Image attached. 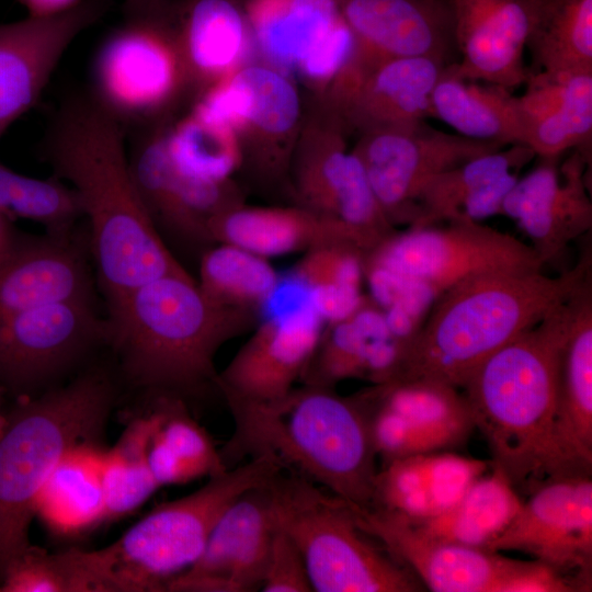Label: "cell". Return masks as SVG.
Segmentation results:
<instances>
[{"mask_svg": "<svg viewBox=\"0 0 592 592\" xmlns=\"http://www.w3.org/2000/svg\"><path fill=\"white\" fill-rule=\"evenodd\" d=\"M126 135L91 95H75L58 109L44 147L54 175L75 191L88 221L91 259L106 308L152 280L189 273L141 204Z\"/></svg>", "mask_w": 592, "mask_h": 592, "instance_id": "1", "label": "cell"}, {"mask_svg": "<svg viewBox=\"0 0 592 592\" xmlns=\"http://www.w3.org/2000/svg\"><path fill=\"white\" fill-rule=\"evenodd\" d=\"M581 286L488 357L463 387L491 467L527 494L549 478L579 473L561 451L556 422L560 357Z\"/></svg>", "mask_w": 592, "mask_h": 592, "instance_id": "2", "label": "cell"}, {"mask_svg": "<svg viewBox=\"0 0 592 592\" xmlns=\"http://www.w3.org/2000/svg\"><path fill=\"white\" fill-rule=\"evenodd\" d=\"M106 309V348L118 376L149 395L183 400L217 390L215 355L259 317L216 305L190 273L152 280Z\"/></svg>", "mask_w": 592, "mask_h": 592, "instance_id": "3", "label": "cell"}, {"mask_svg": "<svg viewBox=\"0 0 592 592\" xmlns=\"http://www.w3.org/2000/svg\"><path fill=\"white\" fill-rule=\"evenodd\" d=\"M225 401L235 424L220 451L227 466L246 455H267L351 506H373L377 455L357 394L301 384L270 401Z\"/></svg>", "mask_w": 592, "mask_h": 592, "instance_id": "4", "label": "cell"}, {"mask_svg": "<svg viewBox=\"0 0 592 592\" xmlns=\"http://www.w3.org/2000/svg\"><path fill=\"white\" fill-rule=\"evenodd\" d=\"M591 270L589 253L558 276L542 270L496 273L449 288L429 310L395 382L463 388L488 357L569 299Z\"/></svg>", "mask_w": 592, "mask_h": 592, "instance_id": "5", "label": "cell"}, {"mask_svg": "<svg viewBox=\"0 0 592 592\" xmlns=\"http://www.w3.org/2000/svg\"><path fill=\"white\" fill-rule=\"evenodd\" d=\"M117 377L87 365L66 384L16 400L0 431V582L31 544L37 497L75 446L98 442L117 397Z\"/></svg>", "mask_w": 592, "mask_h": 592, "instance_id": "6", "label": "cell"}, {"mask_svg": "<svg viewBox=\"0 0 592 592\" xmlns=\"http://www.w3.org/2000/svg\"><path fill=\"white\" fill-rule=\"evenodd\" d=\"M396 231L364 257L371 299L382 309L410 303L430 309L449 288L481 275L540 271L528 243L480 223Z\"/></svg>", "mask_w": 592, "mask_h": 592, "instance_id": "7", "label": "cell"}, {"mask_svg": "<svg viewBox=\"0 0 592 592\" xmlns=\"http://www.w3.org/2000/svg\"><path fill=\"white\" fill-rule=\"evenodd\" d=\"M270 487L275 524L298 548L314 591L422 590L411 570L357 526L343 500L292 473H278Z\"/></svg>", "mask_w": 592, "mask_h": 592, "instance_id": "8", "label": "cell"}, {"mask_svg": "<svg viewBox=\"0 0 592 592\" xmlns=\"http://www.w3.org/2000/svg\"><path fill=\"white\" fill-rule=\"evenodd\" d=\"M283 469L267 455L230 467L180 499L161 503L102 548L116 592L164 591L203 553L226 509Z\"/></svg>", "mask_w": 592, "mask_h": 592, "instance_id": "9", "label": "cell"}, {"mask_svg": "<svg viewBox=\"0 0 592 592\" xmlns=\"http://www.w3.org/2000/svg\"><path fill=\"white\" fill-rule=\"evenodd\" d=\"M190 87L184 57L160 8L126 18L93 60L91 96L126 133L169 123Z\"/></svg>", "mask_w": 592, "mask_h": 592, "instance_id": "10", "label": "cell"}, {"mask_svg": "<svg viewBox=\"0 0 592 592\" xmlns=\"http://www.w3.org/2000/svg\"><path fill=\"white\" fill-rule=\"evenodd\" d=\"M357 526L435 592H582L583 587L537 561L431 538L407 517L349 505Z\"/></svg>", "mask_w": 592, "mask_h": 592, "instance_id": "11", "label": "cell"}, {"mask_svg": "<svg viewBox=\"0 0 592 592\" xmlns=\"http://www.w3.org/2000/svg\"><path fill=\"white\" fill-rule=\"evenodd\" d=\"M346 132L329 105L304 126L289 168L291 203L340 225L366 254L397 229L379 206L361 161L346 149Z\"/></svg>", "mask_w": 592, "mask_h": 592, "instance_id": "12", "label": "cell"}, {"mask_svg": "<svg viewBox=\"0 0 592 592\" xmlns=\"http://www.w3.org/2000/svg\"><path fill=\"white\" fill-rule=\"evenodd\" d=\"M107 320L94 300L41 306L0 320V391L16 400L57 386L100 349Z\"/></svg>", "mask_w": 592, "mask_h": 592, "instance_id": "13", "label": "cell"}, {"mask_svg": "<svg viewBox=\"0 0 592 592\" xmlns=\"http://www.w3.org/2000/svg\"><path fill=\"white\" fill-rule=\"evenodd\" d=\"M166 125L135 135L128 151L130 173L141 204L164 244L175 258L183 254L198 262L216 244L210 221L243 204V194L234 180H203L178 168L167 147Z\"/></svg>", "mask_w": 592, "mask_h": 592, "instance_id": "14", "label": "cell"}, {"mask_svg": "<svg viewBox=\"0 0 592 592\" xmlns=\"http://www.w3.org/2000/svg\"><path fill=\"white\" fill-rule=\"evenodd\" d=\"M353 152L389 221L411 225L424 187L439 174L504 146L448 134L420 122L360 134Z\"/></svg>", "mask_w": 592, "mask_h": 592, "instance_id": "15", "label": "cell"}, {"mask_svg": "<svg viewBox=\"0 0 592 592\" xmlns=\"http://www.w3.org/2000/svg\"><path fill=\"white\" fill-rule=\"evenodd\" d=\"M527 496L510 525L487 549L522 551L591 591V473L549 478Z\"/></svg>", "mask_w": 592, "mask_h": 592, "instance_id": "16", "label": "cell"}, {"mask_svg": "<svg viewBox=\"0 0 592 592\" xmlns=\"http://www.w3.org/2000/svg\"><path fill=\"white\" fill-rule=\"evenodd\" d=\"M242 95L236 130L241 164L251 181L267 192L289 193V168L301 119L298 92L270 66L248 65L229 75Z\"/></svg>", "mask_w": 592, "mask_h": 592, "instance_id": "17", "label": "cell"}, {"mask_svg": "<svg viewBox=\"0 0 592 592\" xmlns=\"http://www.w3.org/2000/svg\"><path fill=\"white\" fill-rule=\"evenodd\" d=\"M447 66L430 57L349 62L332 83L327 104L348 130L360 134L417 124L432 117V92Z\"/></svg>", "mask_w": 592, "mask_h": 592, "instance_id": "18", "label": "cell"}, {"mask_svg": "<svg viewBox=\"0 0 592 592\" xmlns=\"http://www.w3.org/2000/svg\"><path fill=\"white\" fill-rule=\"evenodd\" d=\"M323 322L309 301L269 312L252 335L218 372L224 399L261 402L287 395L318 345Z\"/></svg>", "mask_w": 592, "mask_h": 592, "instance_id": "19", "label": "cell"}, {"mask_svg": "<svg viewBox=\"0 0 592 592\" xmlns=\"http://www.w3.org/2000/svg\"><path fill=\"white\" fill-rule=\"evenodd\" d=\"M271 480L244 492L226 509L198 559L170 579L164 591L251 592L261 589L275 528Z\"/></svg>", "mask_w": 592, "mask_h": 592, "instance_id": "20", "label": "cell"}, {"mask_svg": "<svg viewBox=\"0 0 592 592\" xmlns=\"http://www.w3.org/2000/svg\"><path fill=\"white\" fill-rule=\"evenodd\" d=\"M104 0H80L52 15L0 24V125L4 130L39 100L73 41L103 13Z\"/></svg>", "mask_w": 592, "mask_h": 592, "instance_id": "21", "label": "cell"}, {"mask_svg": "<svg viewBox=\"0 0 592 592\" xmlns=\"http://www.w3.org/2000/svg\"><path fill=\"white\" fill-rule=\"evenodd\" d=\"M591 151L574 149L558 167L559 158H540L505 196L501 215L513 219L526 235L543 264L592 227V202L584 168Z\"/></svg>", "mask_w": 592, "mask_h": 592, "instance_id": "22", "label": "cell"}, {"mask_svg": "<svg viewBox=\"0 0 592 592\" xmlns=\"http://www.w3.org/2000/svg\"><path fill=\"white\" fill-rule=\"evenodd\" d=\"M89 232L16 235L0 259V320L32 308L94 300Z\"/></svg>", "mask_w": 592, "mask_h": 592, "instance_id": "23", "label": "cell"}, {"mask_svg": "<svg viewBox=\"0 0 592 592\" xmlns=\"http://www.w3.org/2000/svg\"><path fill=\"white\" fill-rule=\"evenodd\" d=\"M354 48L350 61L430 57L457 61L446 0H334Z\"/></svg>", "mask_w": 592, "mask_h": 592, "instance_id": "24", "label": "cell"}, {"mask_svg": "<svg viewBox=\"0 0 592 592\" xmlns=\"http://www.w3.org/2000/svg\"><path fill=\"white\" fill-rule=\"evenodd\" d=\"M453 22L457 61L451 70L462 79L501 86H524L528 33L526 0H446Z\"/></svg>", "mask_w": 592, "mask_h": 592, "instance_id": "25", "label": "cell"}, {"mask_svg": "<svg viewBox=\"0 0 592 592\" xmlns=\"http://www.w3.org/2000/svg\"><path fill=\"white\" fill-rule=\"evenodd\" d=\"M407 352L389 330L383 309L365 296L350 316L326 325L299 383L328 388L353 378L371 385L391 383Z\"/></svg>", "mask_w": 592, "mask_h": 592, "instance_id": "26", "label": "cell"}, {"mask_svg": "<svg viewBox=\"0 0 592 592\" xmlns=\"http://www.w3.org/2000/svg\"><path fill=\"white\" fill-rule=\"evenodd\" d=\"M535 157L527 146L514 144L439 174L422 191L410 227L480 223L500 215L505 196L519 179L517 171Z\"/></svg>", "mask_w": 592, "mask_h": 592, "instance_id": "27", "label": "cell"}, {"mask_svg": "<svg viewBox=\"0 0 592 592\" xmlns=\"http://www.w3.org/2000/svg\"><path fill=\"white\" fill-rule=\"evenodd\" d=\"M160 10L193 86L206 89L238 69L251 37L241 0H164Z\"/></svg>", "mask_w": 592, "mask_h": 592, "instance_id": "28", "label": "cell"}, {"mask_svg": "<svg viewBox=\"0 0 592 592\" xmlns=\"http://www.w3.org/2000/svg\"><path fill=\"white\" fill-rule=\"evenodd\" d=\"M525 92L516 96L522 144L542 159L568 150L591 151L592 72H530Z\"/></svg>", "mask_w": 592, "mask_h": 592, "instance_id": "29", "label": "cell"}, {"mask_svg": "<svg viewBox=\"0 0 592 592\" xmlns=\"http://www.w3.org/2000/svg\"><path fill=\"white\" fill-rule=\"evenodd\" d=\"M490 463L443 452L384 464L375 477L374 504L419 521L452 508Z\"/></svg>", "mask_w": 592, "mask_h": 592, "instance_id": "30", "label": "cell"}, {"mask_svg": "<svg viewBox=\"0 0 592 592\" xmlns=\"http://www.w3.org/2000/svg\"><path fill=\"white\" fill-rule=\"evenodd\" d=\"M209 229L216 243L235 244L265 259L305 253L337 241L360 248L340 225L296 204L248 206L243 203L214 217Z\"/></svg>", "mask_w": 592, "mask_h": 592, "instance_id": "31", "label": "cell"}, {"mask_svg": "<svg viewBox=\"0 0 592 592\" xmlns=\"http://www.w3.org/2000/svg\"><path fill=\"white\" fill-rule=\"evenodd\" d=\"M557 436L570 466L592 471V277L578 293L559 365Z\"/></svg>", "mask_w": 592, "mask_h": 592, "instance_id": "32", "label": "cell"}, {"mask_svg": "<svg viewBox=\"0 0 592 592\" xmlns=\"http://www.w3.org/2000/svg\"><path fill=\"white\" fill-rule=\"evenodd\" d=\"M374 403L395 412L424 453L462 445L475 428L458 388L435 380L410 379L363 389Z\"/></svg>", "mask_w": 592, "mask_h": 592, "instance_id": "33", "label": "cell"}, {"mask_svg": "<svg viewBox=\"0 0 592 592\" xmlns=\"http://www.w3.org/2000/svg\"><path fill=\"white\" fill-rule=\"evenodd\" d=\"M103 448L98 442L71 448L44 483L35 516L60 537H75L106 521L102 485Z\"/></svg>", "mask_w": 592, "mask_h": 592, "instance_id": "34", "label": "cell"}, {"mask_svg": "<svg viewBox=\"0 0 592 592\" xmlns=\"http://www.w3.org/2000/svg\"><path fill=\"white\" fill-rule=\"evenodd\" d=\"M151 396L156 422L147 460L159 487L210 478L229 469L209 434L187 413L183 399Z\"/></svg>", "mask_w": 592, "mask_h": 592, "instance_id": "35", "label": "cell"}, {"mask_svg": "<svg viewBox=\"0 0 592 592\" xmlns=\"http://www.w3.org/2000/svg\"><path fill=\"white\" fill-rule=\"evenodd\" d=\"M251 36L276 69L298 68L341 21L334 0H241Z\"/></svg>", "mask_w": 592, "mask_h": 592, "instance_id": "36", "label": "cell"}, {"mask_svg": "<svg viewBox=\"0 0 592 592\" xmlns=\"http://www.w3.org/2000/svg\"><path fill=\"white\" fill-rule=\"evenodd\" d=\"M449 66L432 92V117L468 138L504 147L522 144L517 98L512 91L497 84L462 79L452 72Z\"/></svg>", "mask_w": 592, "mask_h": 592, "instance_id": "37", "label": "cell"}, {"mask_svg": "<svg viewBox=\"0 0 592 592\" xmlns=\"http://www.w3.org/2000/svg\"><path fill=\"white\" fill-rule=\"evenodd\" d=\"M530 72H592V0H526Z\"/></svg>", "mask_w": 592, "mask_h": 592, "instance_id": "38", "label": "cell"}, {"mask_svg": "<svg viewBox=\"0 0 592 592\" xmlns=\"http://www.w3.org/2000/svg\"><path fill=\"white\" fill-rule=\"evenodd\" d=\"M523 501L499 469L477 478L447 511L412 521L424 535L454 544L487 549L510 525Z\"/></svg>", "mask_w": 592, "mask_h": 592, "instance_id": "39", "label": "cell"}, {"mask_svg": "<svg viewBox=\"0 0 592 592\" xmlns=\"http://www.w3.org/2000/svg\"><path fill=\"white\" fill-rule=\"evenodd\" d=\"M364 257L356 246L337 241L308 250L294 266L291 276L323 323L346 318L363 303Z\"/></svg>", "mask_w": 592, "mask_h": 592, "instance_id": "40", "label": "cell"}, {"mask_svg": "<svg viewBox=\"0 0 592 592\" xmlns=\"http://www.w3.org/2000/svg\"><path fill=\"white\" fill-rule=\"evenodd\" d=\"M280 282L267 259L235 244L216 243L198 260V288L223 307L260 316Z\"/></svg>", "mask_w": 592, "mask_h": 592, "instance_id": "41", "label": "cell"}, {"mask_svg": "<svg viewBox=\"0 0 592 592\" xmlns=\"http://www.w3.org/2000/svg\"><path fill=\"white\" fill-rule=\"evenodd\" d=\"M0 592H115V587L101 549L50 554L30 545L7 567Z\"/></svg>", "mask_w": 592, "mask_h": 592, "instance_id": "42", "label": "cell"}, {"mask_svg": "<svg viewBox=\"0 0 592 592\" xmlns=\"http://www.w3.org/2000/svg\"><path fill=\"white\" fill-rule=\"evenodd\" d=\"M155 422L152 409L135 417L117 442L104 451L102 485L106 521L132 513L160 488L147 460Z\"/></svg>", "mask_w": 592, "mask_h": 592, "instance_id": "43", "label": "cell"}, {"mask_svg": "<svg viewBox=\"0 0 592 592\" xmlns=\"http://www.w3.org/2000/svg\"><path fill=\"white\" fill-rule=\"evenodd\" d=\"M167 147L182 171L203 180L224 182L239 171L241 155L235 133L196 113L166 125Z\"/></svg>", "mask_w": 592, "mask_h": 592, "instance_id": "44", "label": "cell"}, {"mask_svg": "<svg viewBox=\"0 0 592 592\" xmlns=\"http://www.w3.org/2000/svg\"><path fill=\"white\" fill-rule=\"evenodd\" d=\"M0 214L41 224L49 234H68L82 217L75 191L55 175L38 179L0 163Z\"/></svg>", "mask_w": 592, "mask_h": 592, "instance_id": "45", "label": "cell"}, {"mask_svg": "<svg viewBox=\"0 0 592 592\" xmlns=\"http://www.w3.org/2000/svg\"><path fill=\"white\" fill-rule=\"evenodd\" d=\"M261 590L264 592L314 591L298 548L276 524L265 562Z\"/></svg>", "mask_w": 592, "mask_h": 592, "instance_id": "46", "label": "cell"}, {"mask_svg": "<svg viewBox=\"0 0 592 592\" xmlns=\"http://www.w3.org/2000/svg\"><path fill=\"white\" fill-rule=\"evenodd\" d=\"M353 48V36L342 20L308 53L296 70L311 83L332 86L348 66Z\"/></svg>", "mask_w": 592, "mask_h": 592, "instance_id": "47", "label": "cell"}, {"mask_svg": "<svg viewBox=\"0 0 592 592\" xmlns=\"http://www.w3.org/2000/svg\"><path fill=\"white\" fill-rule=\"evenodd\" d=\"M32 16H45L62 12L80 0H19Z\"/></svg>", "mask_w": 592, "mask_h": 592, "instance_id": "48", "label": "cell"}, {"mask_svg": "<svg viewBox=\"0 0 592 592\" xmlns=\"http://www.w3.org/2000/svg\"><path fill=\"white\" fill-rule=\"evenodd\" d=\"M164 0H124L126 18L148 14L156 10Z\"/></svg>", "mask_w": 592, "mask_h": 592, "instance_id": "49", "label": "cell"}, {"mask_svg": "<svg viewBox=\"0 0 592 592\" xmlns=\"http://www.w3.org/2000/svg\"><path fill=\"white\" fill-rule=\"evenodd\" d=\"M11 219L0 214V259L8 251L16 235L11 225Z\"/></svg>", "mask_w": 592, "mask_h": 592, "instance_id": "50", "label": "cell"}, {"mask_svg": "<svg viewBox=\"0 0 592 592\" xmlns=\"http://www.w3.org/2000/svg\"><path fill=\"white\" fill-rule=\"evenodd\" d=\"M5 130L2 128V126L0 125V137L3 135Z\"/></svg>", "mask_w": 592, "mask_h": 592, "instance_id": "51", "label": "cell"}]
</instances>
